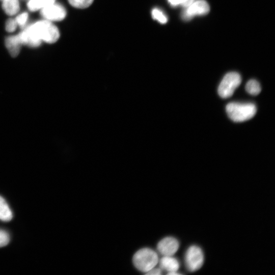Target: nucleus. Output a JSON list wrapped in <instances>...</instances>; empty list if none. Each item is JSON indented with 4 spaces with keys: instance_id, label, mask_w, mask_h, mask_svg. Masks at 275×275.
I'll list each match as a JSON object with an SVG mask.
<instances>
[{
    "instance_id": "nucleus-9",
    "label": "nucleus",
    "mask_w": 275,
    "mask_h": 275,
    "mask_svg": "<svg viewBox=\"0 0 275 275\" xmlns=\"http://www.w3.org/2000/svg\"><path fill=\"white\" fill-rule=\"evenodd\" d=\"M159 268L169 272L177 271L180 267L179 261L172 256H163L159 260Z\"/></svg>"
},
{
    "instance_id": "nucleus-4",
    "label": "nucleus",
    "mask_w": 275,
    "mask_h": 275,
    "mask_svg": "<svg viewBox=\"0 0 275 275\" xmlns=\"http://www.w3.org/2000/svg\"><path fill=\"white\" fill-rule=\"evenodd\" d=\"M241 82V78L239 73L235 72L228 73L224 76L218 86L219 95L223 98L231 97Z\"/></svg>"
},
{
    "instance_id": "nucleus-11",
    "label": "nucleus",
    "mask_w": 275,
    "mask_h": 275,
    "mask_svg": "<svg viewBox=\"0 0 275 275\" xmlns=\"http://www.w3.org/2000/svg\"><path fill=\"white\" fill-rule=\"evenodd\" d=\"M13 215L6 201L0 196V219L4 222L11 220Z\"/></svg>"
},
{
    "instance_id": "nucleus-20",
    "label": "nucleus",
    "mask_w": 275,
    "mask_h": 275,
    "mask_svg": "<svg viewBox=\"0 0 275 275\" xmlns=\"http://www.w3.org/2000/svg\"><path fill=\"white\" fill-rule=\"evenodd\" d=\"M28 15L27 13H23L16 18V21L17 23L20 26H23L28 19Z\"/></svg>"
},
{
    "instance_id": "nucleus-7",
    "label": "nucleus",
    "mask_w": 275,
    "mask_h": 275,
    "mask_svg": "<svg viewBox=\"0 0 275 275\" xmlns=\"http://www.w3.org/2000/svg\"><path fill=\"white\" fill-rule=\"evenodd\" d=\"M41 15L45 18L53 21H60L66 16L65 8L60 4L54 3L42 9Z\"/></svg>"
},
{
    "instance_id": "nucleus-2",
    "label": "nucleus",
    "mask_w": 275,
    "mask_h": 275,
    "mask_svg": "<svg viewBox=\"0 0 275 275\" xmlns=\"http://www.w3.org/2000/svg\"><path fill=\"white\" fill-rule=\"evenodd\" d=\"M226 112L229 117L236 122H243L252 118L257 109L253 103L230 102L226 106Z\"/></svg>"
},
{
    "instance_id": "nucleus-5",
    "label": "nucleus",
    "mask_w": 275,
    "mask_h": 275,
    "mask_svg": "<svg viewBox=\"0 0 275 275\" xmlns=\"http://www.w3.org/2000/svg\"><path fill=\"white\" fill-rule=\"evenodd\" d=\"M204 254L199 246L193 245L186 250L185 256V265L187 269L191 272L199 269L204 263Z\"/></svg>"
},
{
    "instance_id": "nucleus-15",
    "label": "nucleus",
    "mask_w": 275,
    "mask_h": 275,
    "mask_svg": "<svg viewBox=\"0 0 275 275\" xmlns=\"http://www.w3.org/2000/svg\"><path fill=\"white\" fill-rule=\"evenodd\" d=\"M94 0H68L73 7L79 9H85L89 7Z\"/></svg>"
},
{
    "instance_id": "nucleus-10",
    "label": "nucleus",
    "mask_w": 275,
    "mask_h": 275,
    "mask_svg": "<svg viewBox=\"0 0 275 275\" xmlns=\"http://www.w3.org/2000/svg\"><path fill=\"white\" fill-rule=\"evenodd\" d=\"M6 46L12 57L18 55L22 42L19 35L10 36L6 39Z\"/></svg>"
},
{
    "instance_id": "nucleus-1",
    "label": "nucleus",
    "mask_w": 275,
    "mask_h": 275,
    "mask_svg": "<svg viewBox=\"0 0 275 275\" xmlns=\"http://www.w3.org/2000/svg\"><path fill=\"white\" fill-rule=\"evenodd\" d=\"M22 44L30 46H39L41 40L52 43L59 38L58 28L50 22L46 20L38 21L30 25L19 35Z\"/></svg>"
},
{
    "instance_id": "nucleus-13",
    "label": "nucleus",
    "mask_w": 275,
    "mask_h": 275,
    "mask_svg": "<svg viewBox=\"0 0 275 275\" xmlns=\"http://www.w3.org/2000/svg\"><path fill=\"white\" fill-rule=\"evenodd\" d=\"M55 0H30L28 3L30 10L35 11L54 3Z\"/></svg>"
},
{
    "instance_id": "nucleus-14",
    "label": "nucleus",
    "mask_w": 275,
    "mask_h": 275,
    "mask_svg": "<svg viewBox=\"0 0 275 275\" xmlns=\"http://www.w3.org/2000/svg\"><path fill=\"white\" fill-rule=\"evenodd\" d=\"M245 90L248 93L252 95H257L261 90L259 83L255 79H251L245 85Z\"/></svg>"
},
{
    "instance_id": "nucleus-16",
    "label": "nucleus",
    "mask_w": 275,
    "mask_h": 275,
    "mask_svg": "<svg viewBox=\"0 0 275 275\" xmlns=\"http://www.w3.org/2000/svg\"><path fill=\"white\" fill-rule=\"evenodd\" d=\"M152 16L153 19L157 20L161 23H166L168 21L166 15L158 8H154L152 10Z\"/></svg>"
},
{
    "instance_id": "nucleus-12",
    "label": "nucleus",
    "mask_w": 275,
    "mask_h": 275,
    "mask_svg": "<svg viewBox=\"0 0 275 275\" xmlns=\"http://www.w3.org/2000/svg\"><path fill=\"white\" fill-rule=\"evenodd\" d=\"M3 8L9 15L16 14L19 10V5L18 0H3Z\"/></svg>"
},
{
    "instance_id": "nucleus-18",
    "label": "nucleus",
    "mask_w": 275,
    "mask_h": 275,
    "mask_svg": "<svg viewBox=\"0 0 275 275\" xmlns=\"http://www.w3.org/2000/svg\"><path fill=\"white\" fill-rule=\"evenodd\" d=\"M9 241L10 236L9 234L5 231L0 230V247L6 245Z\"/></svg>"
},
{
    "instance_id": "nucleus-19",
    "label": "nucleus",
    "mask_w": 275,
    "mask_h": 275,
    "mask_svg": "<svg viewBox=\"0 0 275 275\" xmlns=\"http://www.w3.org/2000/svg\"><path fill=\"white\" fill-rule=\"evenodd\" d=\"M17 22L15 20L13 19H8L6 23V30L8 32H14L17 26Z\"/></svg>"
},
{
    "instance_id": "nucleus-21",
    "label": "nucleus",
    "mask_w": 275,
    "mask_h": 275,
    "mask_svg": "<svg viewBox=\"0 0 275 275\" xmlns=\"http://www.w3.org/2000/svg\"><path fill=\"white\" fill-rule=\"evenodd\" d=\"M162 270L160 268H153L148 272H146L147 274H160L162 272Z\"/></svg>"
},
{
    "instance_id": "nucleus-8",
    "label": "nucleus",
    "mask_w": 275,
    "mask_h": 275,
    "mask_svg": "<svg viewBox=\"0 0 275 275\" xmlns=\"http://www.w3.org/2000/svg\"><path fill=\"white\" fill-rule=\"evenodd\" d=\"M179 247L178 240L173 237H166L159 241L157 249L163 256H173Z\"/></svg>"
},
{
    "instance_id": "nucleus-17",
    "label": "nucleus",
    "mask_w": 275,
    "mask_h": 275,
    "mask_svg": "<svg viewBox=\"0 0 275 275\" xmlns=\"http://www.w3.org/2000/svg\"><path fill=\"white\" fill-rule=\"evenodd\" d=\"M195 1V0H168V2L172 6H178L180 5L184 8L190 5Z\"/></svg>"
},
{
    "instance_id": "nucleus-6",
    "label": "nucleus",
    "mask_w": 275,
    "mask_h": 275,
    "mask_svg": "<svg viewBox=\"0 0 275 275\" xmlns=\"http://www.w3.org/2000/svg\"><path fill=\"white\" fill-rule=\"evenodd\" d=\"M210 10L209 6L205 0H195L190 5L184 8L182 18L186 21L193 17L207 14Z\"/></svg>"
},
{
    "instance_id": "nucleus-3",
    "label": "nucleus",
    "mask_w": 275,
    "mask_h": 275,
    "mask_svg": "<svg viewBox=\"0 0 275 275\" xmlns=\"http://www.w3.org/2000/svg\"><path fill=\"white\" fill-rule=\"evenodd\" d=\"M133 263L140 271L147 272L157 265L158 257L156 252L150 248H143L133 255Z\"/></svg>"
}]
</instances>
